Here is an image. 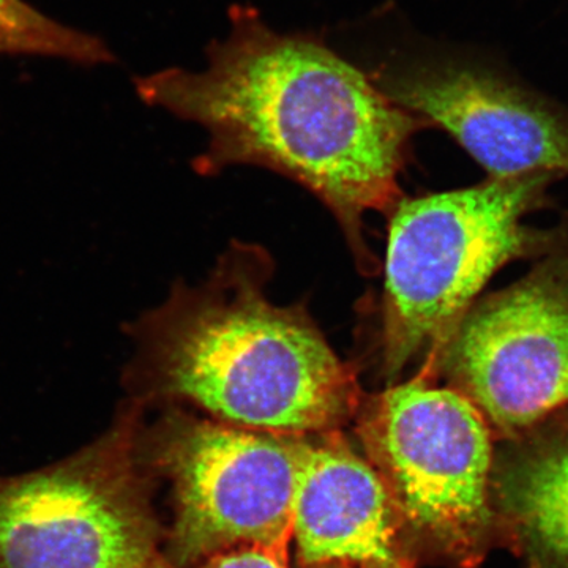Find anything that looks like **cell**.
Masks as SVG:
<instances>
[{"mask_svg":"<svg viewBox=\"0 0 568 568\" xmlns=\"http://www.w3.org/2000/svg\"><path fill=\"white\" fill-rule=\"evenodd\" d=\"M230 20L205 70L138 78V95L207 130L197 174L252 164L301 183L335 215L362 274H376L364 216L390 215L405 197L398 178L428 122L323 40L276 32L253 7L234 6Z\"/></svg>","mask_w":568,"mask_h":568,"instance_id":"1","label":"cell"},{"mask_svg":"<svg viewBox=\"0 0 568 568\" xmlns=\"http://www.w3.org/2000/svg\"><path fill=\"white\" fill-rule=\"evenodd\" d=\"M275 261L233 241L203 283L179 280L166 301L126 325L129 398L189 402L224 424L278 433L336 432L357 413L353 365L332 349L306 304L276 305Z\"/></svg>","mask_w":568,"mask_h":568,"instance_id":"2","label":"cell"},{"mask_svg":"<svg viewBox=\"0 0 568 568\" xmlns=\"http://www.w3.org/2000/svg\"><path fill=\"white\" fill-rule=\"evenodd\" d=\"M556 175L493 179L467 189L403 197L390 213L381 324V368L390 381L417 355L446 342L504 265L541 257L568 241V226L538 230Z\"/></svg>","mask_w":568,"mask_h":568,"instance_id":"3","label":"cell"},{"mask_svg":"<svg viewBox=\"0 0 568 568\" xmlns=\"http://www.w3.org/2000/svg\"><path fill=\"white\" fill-rule=\"evenodd\" d=\"M357 433L403 529L458 568H476L499 536L491 428L476 406L422 373L362 396Z\"/></svg>","mask_w":568,"mask_h":568,"instance_id":"4","label":"cell"},{"mask_svg":"<svg viewBox=\"0 0 568 568\" xmlns=\"http://www.w3.org/2000/svg\"><path fill=\"white\" fill-rule=\"evenodd\" d=\"M142 410L126 398L77 454L0 476V568H171L138 455Z\"/></svg>","mask_w":568,"mask_h":568,"instance_id":"5","label":"cell"},{"mask_svg":"<svg viewBox=\"0 0 568 568\" xmlns=\"http://www.w3.org/2000/svg\"><path fill=\"white\" fill-rule=\"evenodd\" d=\"M308 436L256 432L170 409L141 425L142 465L173 481L174 525L164 555L171 568L246 545L286 547Z\"/></svg>","mask_w":568,"mask_h":568,"instance_id":"6","label":"cell"},{"mask_svg":"<svg viewBox=\"0 0 568 568\" xmlns=\"http://www.w3.org/2000/svg\"><path fill=\"white\" fill-rule=\"evenodd\" d=\"M489 428L525 435L568 406V241L517 283L474 302L435 354Z\"/></svg>","mask_w":568,"mask_h":568,"instance_id":"7","label":"cell"},{"mask_svg":"<svg viewBox=\"0 0 568 568\" xmlns=\"http://www.w3.org/2000/svg\"><path fill=\"white\" fill-rule=\"evenodd\" d=\"M372 78L399 106L446 130L489 178L568 174V110L495 70L428 59Z\"/></svg>","mask_w":568,"mask_h":568,"instance_id":"8","label":"cell"},{"mask_svg":"<svg viewBox=\"0 0 568 568\" xmlns=\"http://www.w3.org/2000/svg\"><path fill=\"white\" fill-rule=\"evenodd\" d=\"M383 478L335 432L306 439L293 538L301 568H414Z\"/></svg>","mask_w":568,"mask_h":568,"instance_id":"9","label":"cell"},{"mask_svg":"<svg viewBox=\"0 0 568 568\" xmlns=\"http://www.w3.org/2000/svg\"><path fill=\"white\" fill-rule=\"evenodd\" d=\"M499 536L528 568H568V424L544 422L495 455Z\"/></svg>","mask_w":568,"mask_h":568,"instance_id":"10","label":"cell"},{"mask_svg":"<svg viewBox=\"0 0 568 568\" xmlns=\"http://www.w3.org/2000/svg\"><path fill=\"white\" fill-rule=\"evenodd\" d=\"M0 54L44 55L82 65L114 59L99 37L61 24L24 0H0Z\"/></svg>","mask_w":568,"mask_h":568,"instance_id":"11","label":"cell"},{"mask_svg":"<svg viewBox=\"0 0 568 568\" xmlns=\"http://www.w3.org/2000/svg\"><path fill=\"white\" fill-rule=\"evenodd\" d=\"M194 568H290L286 547L246 545L226 549L203 560Z\"/></svg>","mask_w":568,"mask_h":568,"instance_id":"12","label":"cell"},{"mask_svg":"<svg viewBox=\"0 0 568 568\" xmlns=\"http://www.w3.org/2000/svg\"><path fill=\"white\" fill-rule=\"evenodd\" d=\"M306 568H368L362 566H353V564H324V566L306 567Z\"/></svg>","mask_w":568,"mask_h":568,"instance_id":"13","label":"cell"}]
</instances>
